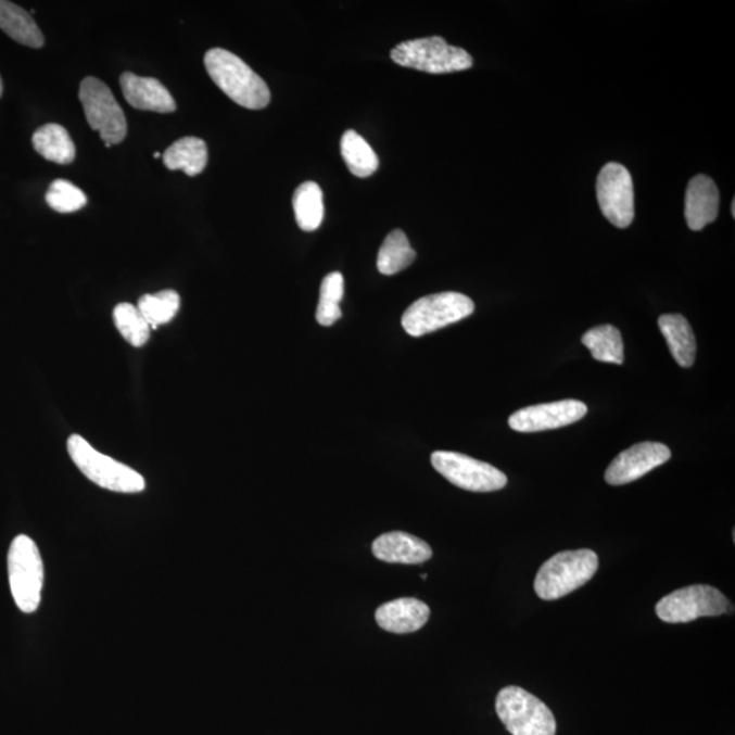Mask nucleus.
I'll use <instances>...</instances> for the list:
<instances>
[{
    "mask_svg": "<svg viewBox=\"0 0 735 735\" xmlns=\"http://www.w3.org/2000/svg\"><path fill=\"white\" fill-rule=\"evenodd\" d=\"M69 458L86 479L106 491L117 493H141L144 491L143 477L127 465L117 462L111 456L91 447L88 440L73 434L67 440Z\"/></svg>",
    "mask_w": 735,
    "mask_h": 735,
    "instance_id": "7ed1b4c3",
    "label": "nucleus"
},
{
    "mask_svg": "<svg viewBox=\"0 0 735 735\" xmlns=\"http://www.w3.org/2000/svg\"><path fill=\"white\" fill-rule=\"evenodd\" d=\"M732 216L735 217V200L732 202Z\"/></svg>",
    "mask_w": 735,
    "mask_h": 735,
    "instance_id": "c756f323",
    "label": "nucleus"
},
{
    "mask_svg": "<svg viewBox=\"0 0 735 735\" xmlns=\"http://www.w3.org/2000/svg\"><path fill=\"white\" fill-rule=\"evenodd\" d=\"M582 343L597 362L617 365L624 363V342L614 326L594 327L582 337Z\"/></svg>",
    "mask_w": 735,
    "mask_h": 735,
    "instance_id": "b1692460",
    "label": "nucleus"
},
{
    "mask_svg": "<svg viewBox=\"0 0 735 735\" xmlns=\"http://www.w3.org/2000/svg\"><path fill=\"white\" fill-rule=\"evenodd\" d=\"M46 200L52 211L63 214L78 212L88 203V198L83 190L74 186L73 182L63 179L52 181Z\"/></svg>",
    "mask_w": 735,
    "mask_h": 735,
    "instance_id": "c85d7f7f",
    "label": "nucleus"
},
{
    "mask_svg": "<svg viewBox=\"0 0 735 735\" xmlns=\"http://www.w3.org/2000/svg\"><path fill=\"white\" fill-rule=\"evenodd\" d=\"M586 415L587 406L583 402L565 400L524 407L515 411L508 423L514 431L533 433L571 426Z\"/></svg>",
    "mask_w": 735,
    "mask_h": 735,
    "instance_id": "f8f14e48",
    "label": "nucleus"
},
{
    "mask_svg": "<svg viewBox=\"0 0 735 735\" xmlns=\"http://www.w3.org/2000/svg\"><path fill=\"white\" fill-rule=\"evenodd\" d=\"M205 67L213 83L236 104L249 110H263L270 104L265 80L235 53L213 48L206 52Z\"/></svg>",
    "mask_w": 735,
    "mask_h": 735,
    "instance_id": "f257e3e1",
    "label": "nucleus"
},
{
    "mask_svg": "<svg viewBox=\"0 0 735 735\" xmlns=\"http://www.w3.org/2000/svg\"><path fill=\"white\" fill-rule=\"evenodd\" d=\"M37 153L52 163L68 165L75 159V147L68 131L61 125L50 123L39 128L31 138Z\"/></svg>",
    "mask_w": 735,
    "mask_h": 735,
    "instance_id": "412c9836",
    "label": "nucleus"
},
{
    "mask_svg": "<svg viewBox=\"0 0 735 735\" xmlns=\"http://www.w3.org/2000/svg\"><path fill=\"white\" fill-rule=\"evenodd\" d=\"M79 100L91 130L100 132L105 143L119 144L127 136L125 111L103 80L86 77L80 83Z\"/></svg>",
    "mask_w": 735,
    "mask_h": 735,
    "instance_id": "6e6552de",
    "label": "nucleus"
},
{
    "mask_svg": "<svg viewBox=\"0 0 735 735\" xmlns=\"http://www.w3.org/2000/svg\"><path fill=\"white\" fill-rule=\"evenodd\" d=\"M416 259V251L411 249L404 230L395 229L380 246L378 254V268L383 276L405 270Z\"/></svg>",
    "mask_w": 735,
    "mask_h": 735,
    "instance_id": "393cba45",
    "label": "nucleus"
},
{
    "mask_svg": "<svg viewBox=\"0 0 735 735\" xmlns=\"http://www.w3.org/2000/svg\"><path fill=\"white\" fill-rule=\"evenodd\" d=\"M2 93H3V83L2 78H0V98H2Z\"/></svg>",
    "mask_w": 735,
    "mask_h": 735,
    "instance_id": "7c9ffc66",
    "label": "nucleus"
},
{
    "mask_svg": "<svg viewBox=\"0 0 735 735\" xmlns=\"http://www.w3.org/2000/svg\"><path fill=\"white\" fill-rule=\"evenodd\" d=\"M473 313V300L462 293L431 294V296L418 299L406 309L402 326L407 334L422 337L469 318Z\"/></svg>",
    "mask_w": 735,
    "mask_h": 735,
    "instance_id": "0eeeda50",
    "label": "nucleus"
},
{
    "mask_svg": "<svg viewBox=\"0 0 735 735\" xmlns=\"http://www.w3.org/2000/svg\"><path fill=\"white\" fill-rule=\"evenodd\" d=\"M496 712L512 735H556L554 712L519 686H506L498 692Z\"/></svg>",
    "mask_w": 735,
    "mask_h": 735,
    "instance_id": "423d86ee",
    "label": "nucleus"
},
{
    "mask_svg": "<svg viewBox=\"0 0 735 735\" xmlns=\"http://www.w3.org/2000/svg\"><path fill=\"white\" fill-rule=\"evenodd\" d=\"M600 211L610 224L620 229L630 227L635 218V192L630 170L624 165L609 163L597 179Z\"/></svg>",
    "mask_w": 735,
    "mask_h": 735,
    "instance_id": "9b49d317",
    "label": "nucleus"
},
{
    "mask_svg": "<svg viewBox=\"0 0 735 735\" xmlns=\"http://www.w3.org/2000/svg\"><path fill=\"white\" fill-rule=\"evenodd\" d=\"M434 470L451 484L470 492H495L507 485V476L490 464L470 458L468 455L436 451L432 454Z\"/></svg>",
    "mask_w": 735,
    "mask_h": 735,
    "instance_id": "9d476101",
    "label": "nucleus"
},
{
    "mask_svg": "<svg viewBox=\"0 0 735 735\" xmlns=\"http://www.w3.org/2000/svg\"><path fill=\"white\" fill-rule=\"evenodd\" d=\"M345 292V283L341 273H331L324 278L320 287V299L316 309V320L321 326H332L341 319V300Z\"/></svg>",
    "mask_w": 735,
    "mask_h": 735,
    "instance_id": "cd10ccee",
    "label": "nucleus"
},
{
    "mask_svg": "<svg viewBox=\"0 0 735 735\" xmlns=\"http://www.w3.org/2000/svg\"><path fill=\"white\" fill-rule=\"evenodd\" d=\"M121 88L132 109L157 114H172L176 111L175 99L159 79L126 72L121 75Z\"/></svg>",
    "mask_w": 735,
    "mask_h": 735,
    "instance_id": "4468645a",
    "label": "nucleus"
},
{
    "mask_svg": "<svg viewBox=\"0 0 735 735\" xmlns=\"http://www.w3.org/2000/svg\"><path fill=\"white\" fill-rule=\"evenodd\" d=\"M161 154L160 153H154V159H160Z\"/></svg>",
    "mask_w": 735,
    "mask_h": 735,
    "instance_id": "2f4dec72",
    "label": "nucleus"
},
{
    "mask_svg": "<svg viewBox=\"0 0 735 735\" xmlns=\"http://www.w3.org/2000/svg\"><path fill=\"white\" fill-rule=\"evenodd\" d=\"M391 59L400 66L429 74H449L473 67V58L468 51L449 46L439 36L401 42L391 51Z\"/></svg>",
    "mask_w": 735,
    "mask_h": 735,
    "instance_id": "39448f33",
    "label": "nucleus"
},
{
    "mask_svg": "<svg viewBox=\"0 0 735 735\" xmlns=\"http://www.w3.org/2000/svg\"><path fill=\"white\" fill-rule=\"evenodd\" d=\"M428 605L416 598H400L380 606L375 619L380 628L391 633H411L421 630L429 619Z\"/></svg>",
    "mask_w": 735,
    "mask_h": 735,
    "instance_id": "f3484780",
    "label": "nucleus"
},
{
    "mask_svg": "<svg viewBox=\"0 0 735 735\" xmlns=\"http://www.w3.org/2000/svg\"><path fill=\"white\" fill-rule=\"evenodd\" d=\"M137 307L150 327L155 329L160 325L169 324L179 313L180 296L176 291L165 289L155 294H144L138 300Z\"/></svg>",
    "mask_w": 735,
    "mask_h": 735,
    "instance_id": "a878e982",
    "label": "nucleus"
},
{
    "mask_svg": "<svg viewBox=\"0 0 735 735\" xmlns=\"http://www.w3.org/2000/svg\"><path fill=\"white\" fill-rule=\"evenodd\" d=\"M372 552L377 559L394 565H422L432 557L426 541L402 531L380 535L373 542Z\"/></svg>",
    "mask_w": 735,
    "mask_h": 735,
    "instance_id": "dca6fc26",
    "label": "nucleus"
},
{
    "mask_svg": "<svg viewBox=\"0 0 735 735\" xmlns=\"http://www.w3.org/2000/svg\"><path fill=\"white\" fill-rule=\"evenodd\" d=\"M670 353L680 367L689 368L696 358V340L689 321L683 315H662L658 320Z\"/></svg>",
    "mask_w": 735,
    "mask_h": 735,
    "instance_id": "a211bd4d",
    "label": "nucleus"
},
{
    "mask_svg": "<svg viewBox=\"0 0 735 735\" xmlns=\"http://www.w3.org/2000/svg\"><path fill=\"white\" fill-rule=\"evenodd\" d=\"M163 160L169 170H182L186 175L198 176L207 165V144L201 138H181L165 150Z\"/></svg>",
    "mask_w": 735,
    "mask_h": 735,
    "instance_id": "6ab92c4d",
    "label": "nucleus"
},
{
    "mask_svg": "<svg viewBox=\"0 0 735 735\" xmlns=\"http://www.w3.org/2000/svg\"><path fill=\"white\" fill-rule=\"evenodd\" d=\"M294 216L300 229L314 232L324 221V191L314 181H305L297 187L293 195Z\"/></svg>",
    "mask_w": 735,
    "mask_h": 735,
    "instance_id": "4be33fe9",
    "label": "nucleus"
},
{
    "mask_svg": "<svg viewBox=\"0 0 735 735\" xmlns=\"http://www.w3.org/2000/svg\"><path fill=\"white\" fill-rule=\"evenodd\" d=\"M598 566V556L593 550L561 552L540 568L534 582L535 593L544 600L566 597L592 581Z\"/></svg>",
    "mask_w": 735,
    "mask_h": 735,
    "instance_id": "f03ea898",
    "label": "nucleus"
},
{
    "mask_svg": "<svg viewBox=\"0 0 735 735\" xmlns=\"http://www.w3.org/2000/svg\"><path fill=\"white\" fill-rule=\"evenodd\" d=\"M730 603L718 588L695 584L667 595L657 604L659 619L670 624H683L700 617H717L727 613Z\"/></svg>",
    "mask_w": 735,
    "mask_h": 735,
    "instance_id": "1a4fd4ad",
    "label": "nucleus"
},
{
    "mask_svg": "<svg viewBox=\"0 0 735 735\" xmlns=\"http://www.w3.org/2000/svg\"><path fill=\"white\" fill-rule=\"evenodd\" d=\"M0 29L20 45L30 48L45 46V35L31 15L8 0H0Z\"/></svg>",
    "mask_w": 735,
    "mask_h": 735,
    "instance_id": "aec40b11",
    "label": "nucleus"
},
{
    "mask_svg": "<svg viewBox=\"0 0 735 735\" xmlns=\"http://www.w3.org/2000/svg\"><path fill=\"white\" fill-rule=\"evenodd\" d=\"M670 456L672 453L669 447L661 443L645 442L632 445L616 456L606 470L605 480L614 486L630 484L667 464Z\"/></svg>",
    "mask_w": 735,
    "mask_h": 735,
    "instance_id": "ddd939ff",
    "label": "nucleus"
},
{
    "mask_svg": "<svg viewBox=\"0 0 735 735\" xmlns=\"http://www.w3.org/2000/svg\"><path fill=\"white\" fill-rule=\"evenodd\" d=\"M9 582L15 605L24 613H35L41 603L45 565L39 547L28 535H18L10 546Z\"/></svg>",
    "mask_w": 735,
    "mask_h": 735,
    "instance_id": "20e7f679",
    "label": "nucleus"
},
{
    "mask_svg": "<svg viewBox=\"0 0 735 735\" xmlns=\"http://www.w3.org/2000/svg\"><path fill=\"white\" fill-rule=\"evenodd\" d=\"M341 153L349 170L354 176H372L379 168V157L368 142L354 130L343 134L341 139Z\"/></svg>",
    "mask_w": 735,
    "mask_h": 735,
    "instance_id": "5701e85b",
    "label": "nucleus"
},
{
    "mask_svg": "<svg viewBox=\"0 0 735 735\" xmlns=\"http://www.w3.org/2000/svg\"><path fill=\"white\" fill-rule=\"evenodd\" d=\"M721 195L711 179L705 175H697L689 181L685 194V219L692 230H701L708 224L715 221L719 214Z\"/></svg>",
    "mask_w": 735,
    "mask_h": 735,
    "instance_id": "2eb2a0df",
    "label": "nucleus"
},
{
    "mask_svg": "<svg viewBox=\"0 0 735 735\" xmlns=\"http://www.w3.org/2000/svg\"><path fill=\"white\" fill-rule=\"evenodd\" d=\"M114 320L116 329L131 346L141 347L150 340L152 327L139 313L136 305L130 303L117 304L114 309Z\"/></svg>",
    "mask_w": 735,
    "mask_h": 735,
    "instance_id": "bb28decb",
    "label": "nucleus"
}]
</instances>
